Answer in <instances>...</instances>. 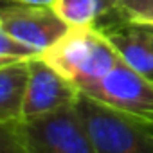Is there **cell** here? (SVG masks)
I'll return each mask as SVG.
<instances>
[{
	"instance_id": "obj_1",
	"label": "cell",
	"mask_w": 153,
	"mask_h": 153,
	"mask_svg": "<svg viewBox=\"0 0 153 153\" xmlns=\"http://www.w3.org/2000/svg\"><path fill=\"white\" fill-rule=\"evenodd\" d=\"M42 58L79 92L103 79L121 61L114 45L96 27H70L63 38L42 52Z\"/></svg>"
},
{
	"instance_id": "obj_2",
	"label": "cell",
	"mask_w": 153,
	"mask_h": 153,
	"mask_svg": "<svg viewBox=\"0 0 153 153\" xmlns=\"http://www.w3.org/2000/svg\"><path fill=\"white\" fill-rule=\"evenodd\" d=\"M96 153H153V124L114 110L87 94L76 101Z\"/></svg>"
},
{
	"instance_id": "obj_3",
	"label": "cell",
	"mask_w": 153,
	"mask_h": 153,
	"mask_svg": "<svg viewBox=\"0 0 153 153\" xmlns=\"http://www.w3.org/2000/svg\"><path fill=\"white\" fill-rule=\"evenodd\" d=\"M20 130L27 153H96L92 137L76 105L36 119H20Z\"/></svg>"
},
{
	"instance_id": "obj_4",
	"label": "cell",
	"mask_w": 153,
	"mask_h": 153,
	"mask_svg": "<svg viewBox=\"0 0 153 153\" xmlns=\"http://www.w3.org/2000/svg\"><path fill=\"white\" fill-rule=\"evenodd\" d=\"M81 92L114 110L153 124V78L137 72L123 59L103 79Z\"/></svg>"
},
{
	"instance_id": "obj_5",
	"label": "cell",
	"mask_w": 153,
	"mask_h": 153,
	"mask_svg": "<svg viewBox=\"0 0 153 153\" xmlns=\"http://www.w3.org/2000/svg\"><path fill=\"white\" fill-rule=\"evenodd\" d=\"M0 31L45 52L70 31V25L52 7L13 4L0 13Z\"/></svg>"
},
{
	"instance_id": "obj_6",
	"label": "cell",
	"mask_w": 153,
	"mask_h": 153,
	"mask_svg": "<svg viewBox=\"0 0 153 153\" xmlns=\"http://www.w3.org/2000/svg\"><path fill=\"white\" fill-rule=\"evenodd\" d=\"M79 88L51 67L42 56L31 59V78L24 103L22 119H36L52 114L59 108L76 105Z\"/></svg>"
},
{
	"instance_id": "obj_7",
	"label": "cell",
	"mask_w": 153,
	"mask_h": 153,
	"mask_svg": "<svg viewBox=\"0 0 153 153\" xmlns=\"http://www.w3.org/2000/svg\"><path fill=\"white\" fill-rule=\"evenodd\" d=\"M121 59L137 72L153 78V25L117 24L101 31Z\"/></svg>"
},
{
	"instance_id": "obj_8",
	"label": "cell",
	"mask_w": 153,
	"mask_h": 153,
	"mask_svg": "<svg viewBox=\"0 0 153 153\" xmlns=\"http://www.w3.org/2000/svg\"><path fill=\"white\" fill-rule=\"evenodd\" d=\"M52 9L70 27H97L101 20H110L103 29L123 24L115 0H58Z\"/></svg>"
},
{
	"instance_id": "obj_9",
	"label": "cell",
	"mask_w": 153,
	"mask_h": 153,
	"mask_svg": "<svg viewBox=\"0 0 153 153\" xmlns=\"http://www.w3.org/2000/svg\"><path fill=\"white\" fill-rule=\"evenodd\" d=\"M31 78V61L0 67V123L20 121Z\"/></svg>"
},
{
	"instance_id": "obj_10",
	"label": "cell",
	"mask_w": 153,
	"mask_h": 153,
	"mask_svg": "<svg viewBox=\"0 0 153 153\" xmlns=\"http://www.w3.org/2000/svg\"><path fill=\"white\" fill-rule=\"evenodd\" d=\"M40 56L42 52L34 49L33 45L22 40H16L6 31H0V67L18 63V61H31Z\"/></svg>"
},
{
	"instance_id": "obj_11",
	"label": "cell",
	"mask_w": 153,
	"mask_h": 153,
	"mask_svg": "<svg viewBox=\"0 0 153 153\" xmlns=\"http://www.w3.org/2000/svg\"><path fill=\"white\" fill-rule=\"evenodd\" d=\"M0 153H27L20 121L0 123Z\"/></svg>"
},
{
	"instance_id": "obj_12",
	"label": "cell",
	"mask_w": 153,
	"mask_h": 153,
	"mask_svg": "<svg viewBox=\"0 0 153 153\" xmlns=\"http://www.w3.org/2000/svg\"><path fill=\"white\" fill-rule=\"evenodd\" d=\"M123 22L137 25H153V0H137L131 6L121 9Z\"/></svg>"
},
{
	"instance_id": "obj_13",
	"label": "cell",
	"mask_w": 153,
	"mask_h": 153,
	"mask_svg": "<svg viewBox=\"0 0 153 153\" xmlns=\"http://www.w3.org/2000/svg\"><path fill=\"white\" fill-rule=\"evenodd\" d=\"M15 4H25V6H36V7H54L58 0H11Z\"/></svg>"
},
{
	"instance_id": "obj_14",
	"label": "cell",
	"mask_w": 153,
	"mask_h": 153,
	"mask_svg": "<svg viewBox=\"0 0 153 153\" xmlns=\"http://www.w3.org/2000/svg\"><path fill=\"white\" fill-rule=\"evenodd\" d=\"M133 2H137V0H115V4L119 6V9H124L128 6H131Z\"/></svg>"
}]
</instances>
